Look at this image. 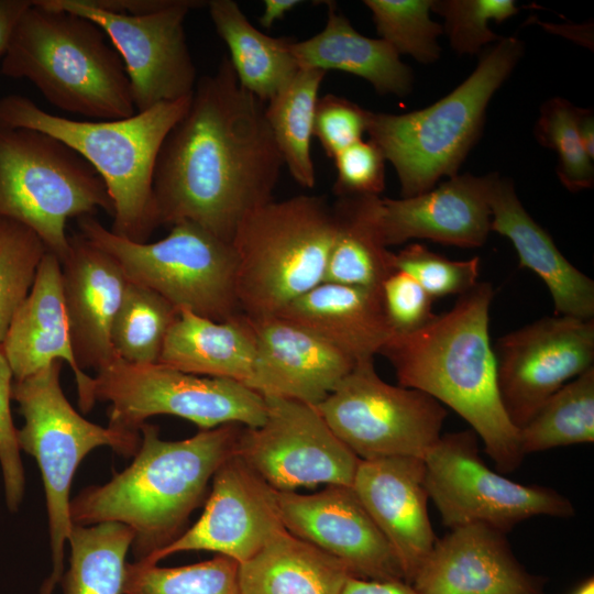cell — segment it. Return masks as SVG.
I'll return each mask as SVG.
<instances>
[{
  "instance_id": "obj_1",
  "label": "cell",
  "mask_w": 594,
  "mask_h": 594,
  "mask_svg": "<svg viewBox=\"0 0 594 594\" xmlns=\"http://www.w3.org/2000/svg\"><path fill=\"white\" fill-rule=\"evenodd\" d=\"M265 107L240 86L228 57L197 80L155 161L160 226L190 221L231 242L243 218L273 200L284 162Z\"/></svg>"
},
{
  "instance_id": "obj_2",
  "label": "cell",
  "mask_w": 594,
  "mask_h": 594,
  "mask_svg": "<svg viewBox=\"0 0 594 594\" xmlns=\"http://www.w3.org/2000/svg\"><path fill=\"white\" fill-rule=\"evenodd\" d=\"M494 289L477 282L426 326L394 333L381 353L398 385L421 391L459 414L484 443L501 473L522 459L519 430L501 400L488 323Z\"/></svg>"
},
{
  "instance_id": "obj_3",
  "label": "cell",
  "mask_w": 594,
  "mask_h": 594,
  "mask_svg": "<svg viewBox=\"0 0 594 594\" xmlns=\"http://www.w3.org/2000/svg\"><path fill=\"white\" fill-rule=\"evenodd\" d=\"M242 427L229 424L167 441L160 438L156 426L143 424L132 463L109 482L90 485L70 501L72 522L128 526L134 534L135 562L144 561L186 530L216 471L234 454Z\"/></svg>"
},
{
  "instance_id": "obj_4",
  "label": "cell",
  "mask_w": 594,
  "mask_h": 594,
  "mask_svg": "<svg viewBox=\"0 0 594 594\" xmlns=\"http://www.w3.org/2000/svg\"><path fill=\"white\" fill-rule=\"evenodd\" d=\"M191 96L118 120H75L50 113L21 95L0 98V129H30L58 139L102 178L114 206L111 232L147 242L160 226L152 182L155 161Z\"/></svg>"
},
{
  "instance_id": "obj_5",
  "label": "cell",
  "mask_w": 594,
  "mask_h": 594,
  "mask_svg": "<svg viewBox=\"0 0 594 594\" xmlns=\"http://www.w3.org/2000/svg\"><path fill=\"white\" fill-rule=\"evenodd\" d=\"M2 57V75L28 79L63 111L94 121L135 113L120 56L85 16L32 0Z\"/></svg>"
},
{
  "instance_id": "obj_6",
  "label": "cell",
  "mask_w": 594,
  "mask_h": 594,
  "mask_svg": "<svg viewBox=\"0 0 594 594\" xmlns=\"http://www.w3.org/2000/svg\"><path fill=\"white\" fill-rule=\"evenodd\" d=\"M522 54L519 38L502 37L462 84L431 106L404 114L370 111L366 132L395 168L403 198L458 175L481 138L490 100Z\"/></svg>"
},
{
  "instance_id": "obj_7",
  "label": "cell",
  "mask_w": 594,
  "mask_h": 594,
  "mask_svg": "<svg viewBox=\"0 0 594 594\" xmlns=\"http://www.w3.org/2000/svg\"><path fill=\"white\" fill-rule=\"evenodd\" d=\"M334 233L333 208L323 196L273 199L244 217L231 240L241 312L278 315L323 283Z\"/></svg>"
},
{
  "instance_id": "obj_8",
  "label": "cell",
  "mask_w": 594,
  "mask_h": 594,
  "mask_svg": "<svg viewBox=\"0 0 594 594\" xmlns=\"http://www.w3.org/2000/svg\"><path fill=\"white\" fill-rule=\"evenodd\" d=\"M62 366L63 361H53L12 385V399L24 418L18 443L36 460L46 497L52 571L38 594H53L64 574L65 543L73 528L70 486L80 462L102 446L133 457L141 443L140 431L102 427L79 415L63 393Z\"/></svg>"
},
{
  "instance_id": "obj_9",
  "label": "cell",
  "mask_w": 594,
  "mask_h": 594,
  "mask_svg": "<svg viewBox=\"0 0 594 594\" xmlns=\"http://www.w3.org/2000/svg\"><path fill=\"white\" fill-rule=\"evenodd\" d=\"M111 217L114 206L95 168L68 145L41 131L0 129V216L30 228L62 262L70 218Z\"/></svg>"
},
{
  "instance_id": "obj_10",
  "label": "cell",
  "mask_w": 594,
  "mask_h": 594,
  "mask_svg": "<svg viewBox=\"0 0 594 594\" xmlns=\"http://www.w3.org/2000/svg\"><path fill=\"white\" fill-rule=\"evenodd\" d=\"M77 222L79 234L113 256L129 282L156 292L178 310L216 321L242 314L231 242L190 221L175 223L165 238L144 243L114 234L94 216Z\"/></svg>"
},
{
  "instance_id": "obj_11",
  "label": "cell",
  "mask_w": 594,
  "mask_h": 594,
  "mask_svg": "<svg viewBox=\"0 0 594 594\" xmlns=\"http://www.w3.org/2000/svg\"><path fill=\"white\" fill-rule=\"evenodd\" d=\"M96 400L108 402V426L139 431L152 416L172 415L200 430L237 424L257 427L266 416L263 395L227 378L200 376L164 365L121 359L97 371Z\"/></svg>"
},
{
  "instance_id": "obj_12",
  "label": "cell",
  "mask_w": 594,
  "mask_h": 594,
  "mask_svg": "<svg viewBox=\"0 0 594 594\" xmlns=\"http://www.w3.org/2000/svg\"><path fill=\"white\" fill-rule=\"evenodd\" d=\"M315 407L360 460L424 459L441 437L447 417L446 407L432 396L383 381L374 360L355 363Z\"/></svg>"
},
{
  "instance_id": "obj_13",
  "label": "cell",
  "mask_w": 594,
  "mask_h": 594,
  "mask_svg": "<svg viewBox=\"0 0 594 594\" xmlns=\"http://www.w3.org/2000/svg\"><path fill=\"white\" fill-rule=\"evenodd\" d=\"M425 482L450 530L481 524L503 532L534 516L570 518L574 507L557 491L525 485L491 470L473 430L441 436L424 457Z\"/></svg>"
},
{
  "instance_id": "obj_14",
  "label": "cell",
  "mask_w": 594,
  "mask_h": 594,
  "mask_svg": "<svg viewBox=\"0 0 594 594\" xmlns=\"http://www.w3.org/2000/svg\"><path fill=\"white\" fill-rule=\"evenodd\" d=\"M264 398V422L241 428L234 454L276 492L321 484L352 486L360 459L316 407L288 398Z\"/></svg>"
},
{
  "instance_id": "obj_15",
  "label": "cell",
  "mask_w": 594,
  "mask_h": 594,
  "mask_svg": "<svg viewBox=\"0 0 594 594\" xmlns=\"http://www.w3.org/2000/svg\"><path fill=\"white\" fill-rule=\"evenodd\" d=\"M40 2L100 26L123 63L135 112L193 95L198 79L184 23L191 9L208 1L173 0L160 11L140 15L105 11L84 0Z\"/></svg>"
},
{
  "instance_id": "obj_16",
  "label": "cell",
  "mask_w": 594,
  "mask_h": 594,
  "mask_svg": "<svg viewBox=\"0 0 594 594\" xmlns=\"http://www.w3.org/2000/svg\"><path fill=\"white\" fill-rule=\"evenodd\" d=\"M493 351L501 400L519 430L557 391L593 367L594 320L544 317L498 338Z\"/></svg>"
},
{
  "instance_id": "obj_17",
  "label": "cell",
  "mask_w": 594,
  "mask_h": 594,
  "mask_svg": "<svg viewBox=\"0 0 594 594\" xmlns=\"http://www.w3.org/2000/svg\"><path fill=\"white\" fill-rule=\"evenodd\" d=\"M211 483L200 518L141 563L157 564L178 552L206 550L241 564L285 530L277 492L235 454L220 465Z\"/></svg>"
},
{
  "instance_id": "obj_18",
  "label": "cell",
  "mask_w": 594,
  "mask_h": 594,
  "mask_svg": "<svg viewBox=\"0 0 594 594\" xmlns=\"http://www.w3.org/2000/svg\"><path fill=\"white\" fill-rule=\"evenodd\" d=\"M277 502L285 529L339 560L353 578L405 581L394 550L351 486L277 492Z\"/></svg>"
},
{
  "instance_id": "obj_19",
  "label": "cell",
  "mask_w": 594,
  "mask_h": 594,
  "mask_svg": "<svg viewBox=\"0 0 594 594\" xmlns=\"http://www.w3.org/2000/svg\"><path fill=\"white\" fill-rule=\"evenodd\" d=\"M505 532L473 524L437 539L410 584L419 594H546L515 558Z\"/></svg>"
},
{
  "instance_id": "obj_20",
  "label": "cell",
  "mask_w": 594,
  "mask_h": 594,
  "mask_svg": "<svg viewBox=\"0 0 594 594\" xmlns=\"http://www.w3.org/2000/svg\"><path fill=\"white\" fill-rule=\"evenodd\" d=\"M425 473L424 459L417 457L360 460L351 486L394 550L408 583L437 541Z\"/></svg>"
},
{
  "instance_id": "obj_21",
  "label": "cell",
  "mask_w": 594,
  "mask_h": 594,
  "mask_svg": "<svg viewBox=\"0 0 594 594\" xmlns=\"http://www.w3.org/2000/svg\"><path fill=\"white\" fill-rule=\"evenodd\" d=\"M245 318L258 352L252 389L264 397L316 406L355 365L344 353L279 315Z\"/></svg>"
},
{
  "instance_id": "obj_22",
  "label": "cell",
  "mask_w": 594,
  "mask_h": 594,
  "mask_svg": "<svg viewBox=\"0 0 594 594\" xmlns=\"http://www.w3.org/2000/svg\"><path fill=\"white\" fill-rule=\"evenodd\" d=\"M69 243L61 265L73 353L80 370L97 372L118 359L111 329L129 280L113 256L80 234Z\"/></svg>"
},
{
  "instance_id": "obj_23",
  "label": "cell",
  "mask_w": 594,
  "mask_h": 594,
  "mask_svg": "<svg viewBox=\"0 0 594 594\" xmlns=\"http://www.w3.org/2000/svg\"><path fill=\"white\" fill-rule=\"evenodd\" d=\"M490 175H457L420 195L382 198L387 246L427 239L460 248L482 246L491 231Z\"/></svg>"
},
{
  "instance_id": "obj_24",
  "label": "cell",
  "mask_w": 594,
  "mask_h": 594,
  "mask_svg": "<svg viewBox=\"0 0 594 594\" xmlns=\"http://www.w3.org/2000/svg\"><path fill=\"white\" fill-rule=\"evenodd\" d=\"M1 349L14 381L23 380L53 361L67 362L75 376L78 406L89 413L95 406V380L76 363L62 290V265L46 252L34 283L16 310Z\"/></svg>"
},
{
  "instance_id": "obj_25",
  "label": "cell",
  "mask_w": 594,
  "mask_h": 594,
  "mask_svg": "<svg viewBox=\"0 0 594 594\" xmlns=\"http://www.w3.org/2000/svg\"><path fill=\"white\" fill-rule=\"evenodd\" d=\"M490 175L491 231L514 245L521 268L534 272L548 287L558 316L594 317V282L557 248L549 233L526 211L510 179Z\"/></svg>"
},
{
  "instance_id": "obj_26",
  "label": "cell",
  "mask_w": 594,
  "mask_h": 594,
  "mask_svg": "<svg viewBox=\"0 0 594 594\" xmlns=\"http://www.w3.org/2000/svg\"><path fill=\"white\" fill-rule=\"evenodd\" d=\"M278 315L316 334L355 363L374 360L394 334L381 288L323 282Z\"/></svg>"
},
{
  "instance_id": "obj_27",
  "label": "cell",
  "mask_w": 594,
  "mask_h": 594,
  "mask_svg": "<svg viewBox=\"0 0 594 594\" xmlns=\"http://www.w3.org/2000/svg\"><path fill=\"white\" fill-rule=\"evenodd\" d=\"M180 372L254 383L258 352L243 314L216 321L179 309L157 362Z\"/></svg>"
},
{
  "instance_id": "obj_28",
  "label": "cell",
  "mask_w": 594,
  "mask_h": 594,
  "mask_svg": "<svg viewBox=\"0 0 594 594\" xmlns=\"http://www.w3.org/2000/svg\"><path fill=\"white\" fill-rule=\"evenodd\" d=\"M327 3L324 28L292 44L298 66L345 72L369 81L380 95L407 96L413 89L414 76L396 51L382 38L360 34L333 2Z\"/></svg>"
},
{
  "instance_id": "obj_29",
  "label": "cell",
  "mask_w": 594,
  "mask_h": 594,
  "mask_svg": "<svg viewBox=\"0 0 594 594\" xmlns=\"http://www.w3.org/2000/svg\"><path fill=\"white\" fill-rule=\"evenodd\" d=\"M349 570L286 529L239 564L242 594H341Z\"/></svg>"
},
{
  "instance_id": "obj_30",
  "label": "cell",
  "mask_w": 594,
  "mask_h": 594,
  "mask_svg": "<svg viewBox=\"0 0 594 594\" xmlns=\"http://www.w3.org/2000/svg\"><path fill=\"white\" fill-rule=\"evenodd\" d=\"M332 208L336 233L323 282L381 288L395 271L382 231V198L339 197Z\"/></svg>"
},
{
  "instance_id": "obj_31",
  "label": "cell",
  "mask_w": 594,
  "mask_h": 594,
  "mask_svg": "<svg viewBox=\"0 0 594 594\" xmlns=\"http://www.w3.org/2000/svg\"><path fill=\"white\" fill-rule=\"evenodd\" d=\"M207 7L240 86L267 103L300 68L292 52L294 41L264 34L232 0H210Z\"/></svg>"
},
{
  "instance_id": "obj_32",
  "label": "cell",
  "mask_w": 594,
  "mask_h": 594,
  "mask_svg": "<svg viewBox=\"0 0 594 594\" xmlns=\"http://www.w3.org/2000/svg\"><path fill=\"white\" fill-rule=\"evenodd\" d=\"M326 74L317 68H299L265 107V117L284 165L304 188L316 185L310 141L318 91Z\"/></svg>"
},
{
  "instance_id": "obj_33",
  "label": "cell",
  "mask_w": 594,
  "mask_h": 594,
  "mask_svg": "<svg viewBox=\"0 0 594 594\" xmlns=\"http://www.w3.org/2000/svg\"><path fill=\"white\" fill-rule=\"evenodd\" d=\"M133 539V530L120 522L73 524L69 569L61 580L64 594H122Z\"/></svg>"
},
{
  "instance_id": "obj_34",
  "label": "cell",
  "mask_w": 594,
  "mask_h": 594,
  "mask_svg": "<svg viewBox=\"0 0 594 594\" xmlns=\"http://www.w3.org/2000/svg\"><path fill=\"white\" fill-rule=\"evenodd\" d=\"M594 441V366L557 391L519 429L528 453Z\"/></svg>"
},
{
  "instance_id": "obj_35",
  "label": "cell",
  "mask_w": 594,
  "mask_h": 594,
  "mask_svg": "<svg viewBox=\"0 0 594 594\" xmlns=\"http://www.w3.org/2000/svg\"><path fill=\"white\" fill-rule=\"evenodd\" d=\"M178 309L156 292L128 282L111 341L117 356L136 365L157 364Z\"/></svg>"
},
{
  "instance_id": "obj_36",
  "label": "cell",
  "mask_w": 594,
  "mask_h": 594,
  "mask_svg": "<svg viewBox=\"0 0 594 594\" xmlns=\"http://www.w3.org/2000/svg\"><path fill=\"white\" fill-rule=\"evenodd\" d=\"M122 594H242L239 563L221 554L174 568L127 562Z\"/></svg>"
},
{
  "instance_id": "obj_37",
  "label": "cell",
  "mask_w": 594,
  "mask_h": 594,
  "mask_svg": "<svg viewBox=\"0 0 594 594\" xmlns=\"http://www.w3.org/2000/svg\"><path fill=\"white\" fill-rule=\"evenodd\" d=\"M377 34L400 56L407 54L422 64L439 59L437 37L441 24L429 16L432 0H365Z\"/></svg>"
},
{
  "instance_id": "obj_38",
  "label": "cell",
  "mask_w": 594,
  "mask_h": 594,
  "mask_svg": "<svg viewBox=\"0 0 594 594\" xmlns=\"http://www.w3.org/2000/svg\"><path fill=\"white\" fill-rule=\"evenodd\" d=\"M46 252L30 228L0 216V345Z\"/></svg>"
},
{
  "instance_id": "obj_39",
  "label": "cell",
  "mask_w": 594,
  "mask_h": 594,
  "mask_svg": "<svg viewBox=\"0 0 594 594\" xmlns=\"http://www.w3.org/2000/svg\"><path fill=\"white\" fill-rule=\"evenodd\" d=\"M580 109L566 99L554 97L540 108L535 128L538 142L558 154L557 174L572 193L593 187V160L586 154L578 132Z\"/></svg>"
},
{
  "instance_id": "obj_40",
  "label": "cell",
  "mask_w": 594,
  "mask_h": 594,
  "mask_svg": "<svg viewBox=\"0 0 594 594\" xmlns=\"http://www.w3.org/2000/svg\"><path fill=\"white\" fill-rule=\"evenodd\" d=\"M431 11L444 19L443 33L459 54H475L502 37L488 28L518 13L514 0H432Z\"/></svg>"
},
{
  "instance_id": "obj_41",
  "label": "cell",
  "mask_w": 594,
  "mask_h": 594,
  "mask_svg": "<svg viewBox=\"0 0 594 594\" xmlns=\"http://www.w3.org/2000/svg\"><path fill=\"white\" fill-rule=\"evenodd\" d=\"M394 268L415 278L433 298L469 292L480 274V257L454 261L419 243L394 253Z\"/></svg>"
},
{
  "instance_id": "obj_42",
  "label": "cell",
  "mask_w": 594,
  "mask_h": 594,
  "mask_svg": "<svg viewBox=\"0 0 594 594\" xmlns=\"http://www.w3.org/2000/svg\"><path fill=\"white\" fill-rule=\"evenodd\" d=\"M370 110L332 94L318 98L314 117V135L326 155L338 153L362 140Z\"/></svg>"
},
{
  "instance_id": "obj_43",
  "label": "cell",
  "mask_w": 594,
  "mask_h": 594,
  "mask_svg": "<svg viewBox=\"0 0 594 594\" xmlns=\"http://www.w3.org/2000/svg\"><path fill=\"white\" fill-rule=\"evenodd\" d=\"M13 373L0 346V468L4 501L10 512H16L25 492V474L16 438L10 402Z\"/></svg>"
},
{
  "instance_id": "obj_44",
  "label": "cell",
  "mask_w": 594,
  "mask_h": 594,
  "mask_svg": "<svg viewBox=\"0 0 594 594\" xmlns=\"http://www.w3.org/2000/svg\"><path fill=\"white\" fill-rule=\"evenodd\" d=\"M337 178L333 193L339 197L380 196L385 187V157L371 140L359 141L334 157Z\"/></svg>"
},
{
  "instance_id": "obj_45",
  "label": "cell",
  "mask_w": 594,
  "mask_h": 594,
  "mask_svg": "<svg viewBox=\"0 0 594 594\" xmlns=\"http://www.w3.org/2000/svg\"><path fill=\"white\" fill-rule=\"evenodd\" d=\"M387 320L394 333H406L426 326L436 316L435 298L410 275L395 270L381 286Z\"/></svg>"
},
{
  "instance_id": "obj_46",
  "label": "cell",
  "mask_w": 594,
  "mask_h": 594,
  "mask_svg": "<svg viewBox=\"0 0 594 594\" xmlns=\"http://www.w3.org/2000/svg\"><path fill=\"white\" fill-rule=\"evenodd\" d=\"M341 594H419L414 586L402 580L375 581L350 578Z\"/></svg>"
},
{
  "instance_id": "obj_47",
  "label": "cell",
  "mask_w": 594,
  "mask_h": 594,
  "mask_svg": "<svg viewBox=\"0 0 594 594\" xmlns=\"http://www.w3.org/2000/svg\"><path fill=\"white\" fill-rule=\"evenodd\" d=\"M87 4L121 14L140 15L160 11L173 0H84Z\"/></svg>"
},
{
  "instance_id": "obj_48",
  "label": "cell",
  "mask_w": 594,
  "mask_h": 594,
  "mask_svg": "<svg viewBox=\"0 0 594 594\" xmlns=\"http://www.w3.org/2000/svg\"><path fill=\"white\" fill-rule=\"evenodd\" d=\"M32 0H0V56H3L14 29Z\"/></svg>"
},
{
  "instance_id": "obj_49",
  "label": "cell",
  "mask_w": 594,
  "mask_h": 594,
  "mask_svg": "<svg viewBox=\"0 0 594 594\" xmlns=\"http://www.w3.org/2000/svg\"><path fill=\"white\" fill-rule=\"evenodd\" d=\"M302 3L299 0H265L264 11L260 16V23L270 29L275 21L282 20L296 6Z\"/></svg>"
},
{
  "instance_id": "obj_50",
  "label": "cell",
  "mask_w": 594,
  "mask_h": 594,
  "mask_svg": "<svg viewBox=\"0 0 594 594\" xmlns=\"http://www.w3.org/2000/svg\"><path fill=\"white\" fill-rule=\"evenodd\" d=\"M578 132L581 143L591 160L594 158V117L590 109H580Z\"/></svg>"
},
{
  "instance_id": "obj_51",
  "label": "cell",
  "mask_w": 594,
  "mask_h": 594,
  "mask_svg": "<svg viewBox=\"0 0 594 594\" xmlns=\"http://www.w3.org/2000/svg\"><path fill=\"white\" fill-rule=\"evenodd\" d=\"M573 594H594L593 579H588L584 583H582Z\"/></svg>"
}]
</instances>
